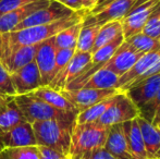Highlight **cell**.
I'll list each match as a JSON object with an SVG mask.
<instances>
[{
  "mask_svg": "<svg viewBox=\"0 0 160 159\" xmlns=\"http://www.w3.org/2000/svg\"><path fill=\"white\" fill-rule=\"evenodd\" d=\"M86 14V11L82 10L50 24L32 26L23 30L0 34V62L3 61L9 55H11L20 47L39 45L45 40L55 37L64 28L82 22Z\"/></svg>",
  "mask_w": 160,
  "mask_h": 159,
  "instance_id": "6da1fadb",
  "label": "cell"
},
{
  "mask_svg": "<svg viewBox=\"0 0 160 159\" xmlns=\"http://www.w3.org/2000/svg\"><path fill=\"white\" fill-rule=\"evenodd\" d=\"M75 122L62 120L37 121L32 123L37 146H45L69 155L71 135Z\"/></svg>",
  "mask_w": 160,
  "mask_h": 159,
  "instance_id": "7a4b0ae2",
  "label": "cell"
},
{
  "mask_svg": "<svg viewBox=\"0 0 160 159\" xmlns=\"http://www.w3.org/2000/svg\"><path fill=\"white\" fill-rule=\"evenodd\" d=\"M109 127L98 123L75 124L71 135L69 149V159H82L85 155L102 148L107 140Z\"/></svg>",
  "mask_w": 160,
  "mask_h": 159,
  "instance_id": "3957f363",
  "label": "cell"
},
{
  "mask_svg": "<svg viewBox=\"0 0 160 159\" xmlns=\"http://www.w3.org/2000/svg\"><path fill=\"white\" fill-rule=\"evenodd\" d=\"M14 98L25 120L31 124L37 121L47 120H62L76 123L78 113L53 108L32 93L26 95H15Z\"/></svg>",
  "mask_w": 160,
  "mask_h": 159,
  "instance_id": "277c9868",
  "label": "cell"
},
{
  "mask_svg": "<svg viewBox=\"0 0 160 159\" xmlns=\"http://www.w3.org/2000/svg\"><path fill=\"white\" fill-rule=\"evenodd\" d=\"M138 116V108L133 104L124 92L119 91L116 95L112 96L110 105L96 123L110 127L114 124H122L128 121L134 120Z\"/></svg>",
  "mask_w": 160,
  "mask_h": 159,
  "instance_id": "5b68a950",
  "label": "cell"
},
{
  "mask_svg": "<svg viewBox=\"0 0 160 159\" xmlns=\"http://www.w3.org/2000/svg\"><path fill=\"white\" fill-rule=\"evenodd\" d=\"M123 42H124L123 34H120L112 40V42H110L109 44H107L106 46L101 47V48H99L94 53H92L91 62L87 64V67L84 69L82 74L78 75L75 80H73L71 83H69L65 86L64 88L65 91L80 89L88 81V79L92 75L95 74L97 71H99L100 69H102L105 67V64L108 62V60L112 57V55L116 52V50L120 47V45Z\"/></svg>",
  "mask_w": 160,
  "mask_h": 159,
  "instance_id": "8992f818",
  "label": "cell"
},
{
  "mask_svg": "<svg viewBox=\"0 0 160 159\" xmlns=\"http://www.w3.org/2000/svg\"><path fill=\"white\" fill-rule=\"evenodd\" d=\"M160 0H144L135 6L130 12L121 20L122 33L124 39L142 33L144 26L149 20L152 11L159 4Z\"/></svg>",
  "mask_w": 160,
  "mask_h": 159,
  "instance_id": "52a82bcc",
  "label": "cell"
},
{
  "mask_svg": "<svg viewBox=\"0 0 160 159\" xmlns=\"http://www.w3.org/2000/svg\"><path fill=\"white\" fill-rule=\"evenodd\" d=\"M144 0H116L95 14H86L83 25H103L111 21H121L125 15Z\"/></svg>",
  "mask_w": 160,
  "mask_h": 159,
  "instance_id": "ba28073f",
  "label": "cell"
},
{
  "mask_svg": "<svg viewBox=\"0 0 160 159\" xmlns=\"http://www.w3.org/2000/svg\"><path fill=\"white\" fill-rule=\"evenodd\" d=\"M74 11L70 10L69 8L64 7L63 4L59 3L56 0H50L46 7L35 11L33 14L26 17L22 23L15 27L14 31L23 30V28L32 27V26L45 25V24H50L56 22L60 19H63L69 15L73 14Z\"/></svg>",
  "mask_w": 160,
  "mask_h": 159,
  "instance_id": "9c48e42d",
  "label": "cell"
},
{
  "mask_svg": "<svg viewBox=\"0 0 160 159\" xmlns=\"http://www.w3.org/2000/svg\"><path fill=\"white\" fill-rule=\"evenodd\" d=\"M61 94L75 107V109L81 112L85 109L112 97L118 93L117 88L110 89H96V88H80L75 91H60Z\"/></svg>",
  "mask_w": 160,
  "mask_h": 159,
  "instance_id": "30bf717a",
  "label": "cell"
},
{
  "mask_svg": "<svg viewBox=\"0 0 160 159\" xmlns=\"http://www.w3.org/2000/svg\"><path fill=\"white\" fill-rule=\"evenodd\" d=\"M92 53L91 52H81L76 51L73 55L72 59L68 63L63 70L57 75L51 83L48 85L50 88L55 91H63L69 83H71L73 80H75L78 75H81L84 71V69L87 67V64L91 62Z\"/></svg>",
  "mask_w": 160,
  "mask_h": 159,
  "instance_id": "8fae6325",
  "label": "cell"
},
{
  "mask_svg": "<svg viewBox=\"0 0 160 159\" xmlns=\"http://www.w3.org/2000/svg\"><path fill=\"white\" fill-rule=\"evenodd\" d=\"M56 53H57V48L53 37L45 40L38 46L34 61L39 71L42 86H48L53 80Z\"/></svg>",
  "mask_w": 160,
  "mask_h": 159,
  "instance_id": "7c38bea8",
  "label": "cell"
},
{
  "mask_svg": "<svg viewBox=\"0 0 160 159\" xmlns=\"http://www.w3.org/2000/svg\"><path fill=\"white\" fill-rule=\"evenodd\" d=\"M11 80L15 95L31 94L42 86V77L35 61H32L20 70L11 73Z\"/></svg>",
  "mask_w": 160,
  "mask_h": 159,
  "instance_id": "4fadbf2b",
  "label": "cell"
},
{
  "mask_svg": "<svg viewBox=\"0 0 160 159\" xmlns=\"http://www.w3.org/2000/svg\"><path fill=\"white\" fill-rule=\"evenodd\" d=\"M144 53H141L133 49L132 47L125 42L120 45L112 57L108 60L103 68L109 70L110 72L114 73L117 77H121L141 59Z\"/></svg>",
  "mask_w": 160,
  "mask_h": 159,
  "instance_id": "5bb4252c",
  "label": "cell"
},
{
  "mask_svg": "<svg viewBox=\"0 0 160 159\" xmlns=\"http://www.w3.org/2000/svg\"><path fill=\"white\" fill-rule=\"evenodd\" d=\"M0 142L3 148L37 146L33 127L28 121L20 123L4 133H0Z\"/></svg>",
  "mask_w": 160,
  "mask_h": 159,
  "instance_id": "9a60e30c",
  "label": "cell"
},
{
  "mask_svg": "<svg viewBox=\"0 0 160 159\" xmlns=\"http://www.w3.org/2000/svg\"><path fill=\"white\" fill-rule=\"evenodd\" d=\"M50 0H36L0 17V34L10 33L35 11L46 7Z\"/></svg>",
  "mask_w": 160,
  "mask_h": 159,
  "instance_id": "2e32d148",
  "label": "cell"
},
{
  "mask_svg": "<svg viewBox=\"0 0 160 159\" xmlns=\"http://www.w3.org/2000/svg\"><path fill=\"white\" fill-rule=\"evenodd\" d=\"M159 87L160 73L152 75V77H147V79L135 83L134 85L128 87L124 93L132 100L133 104L139 109L142 106H144L146 102H148L154 97L155 94L159 89Z\"/></svg>",
  "mask_w": 160,
  "mask_h": 159,
  "instance_id": "e0dca14e",
  "label": "cell"
},
{
  "mask_svg": "<svg viewBox=\"0 0 160 159\" xmlns=\"http://www.w3.org/2000/svg\"><path fill=\"white\" fill-rule=\"evenodd\" d=\"M159 60L160 49L157 51L145 53L124 75L119 77L118 84H117V89L120 92H125L132 83H134L139 77H142L144 73L147 72L149 69H152Z\"/></svg>",
  "mask_w": 160,
  "mask_h": 159,
  "instance_id": "ac0fdd59",
  "label": "cell"
},
{
  "mask_svg": "<svg viewBox=\"0 0 160 159\" xmlns=\"http://www.w3.org/2000/svg\"><path fill=\"white\" fill-rule=\"evenodd\" d=\"M25 121L14 96L0 95V133H4Z\"/></svg>",
  "mask_w": 160,
  "mask_h": 159,
  "instance_id": "d6986e66",
  "label": "cell"
},
{
  "mask_svg": "<svg viewBox=\"0 0 160 159\" xmlns=\"http://www.w3.org/2000/svg\"><path fill=\"white\" fill-rule=\"evenodd\" d=\"M103 148L116 159H132L122 124H114L109 127Z\"/></svg>",
  "mask_w": 160,
  "mask_h": 159,
  "instance_id": "ffe728a7",
  "label": "cell"
},
{
  "mask_svg": "<svg viewBox=\"0 0 160 159\" xmlns=\"http://www.w3.org/2000/svg\"><path fill=\"white\" fill-rule=\"evenodd\" d=\"M136 120L145 145L147 159H160V129L139 116Z\"/></svg>",
  "mask_w": 160,
  "mask_h": 159,
  "instance_id": "44dd1931",
  "label": "cell"
},
{
  "mask_svg": "<svg viewBox=\"0 0 160 159\" xmlns=\"http://www.w3.org/2000/svg\"><path fill=\"white\" fill-rule=\"evenodd\" d=\"M128 147L132 159H147L145 145L136 119L122 123Z\"/></svg>",
  "mask_w": 160,
  "mask_h": 159,
  "instance_id": "7402d4cb",
  "label": "cell"
},
{
  "mask_svg": "<svg viewBox=\"0 0 160 159\" xmlns=\"http://www.w3.org/2000/svg\"><path fill=\"white\" fill-rule=\"evenodd\" d=\"M38 46L39 45L20 47L17 50L13 51L11 55H9L1 63L6 67V69L11 74V73L20 70L21 68L25 67L26 64L34 61L36 52H37Z\"/></svg>",
  "mask_w": 160,
  "mask_h": 159,
  "instance_id": "603a6c76",
  "label": "cell"
},
{
  "mask_svg": "<svg viewBox=\"0 0 160 159\" xmlns=\"http://www.w3.org/2000/svg\"><path fill=\"white\" fill-rule=\"evenodd\" d=\"M32 94L35 95L36 97L40 98L42 100H44L45 102L50 105L53 108H57L59 110H63V111H70V112L78 113V111L75 109V107L62 95L61 92L55 91V89L50 88L49 86L39 87L35 92H33Z\"/></svg>",
  "mask_w": 160,
  "mask_h": 159,
  "instance_id": "cb8c5ba5",
  "label": "cell"
},
{
  "mask_svg": "<svg viewBox=\"0 0 160 159\" xmlns=\"http://www.w3.org/2000/svg\"><path fill=\"white\" fill-rule=\"evenodd\" d=\"M119 77L114 73L106 70L105 68L97 71L88 79L81 88H96V89H110L117 88Z\"/></svg>",
  "mask_w": 160,
  "mask_h": 159,
  "instance_id": "d4e9b609",
  "label": "cell"
},
{
  "mask_svg": "<svg viewBox=\"0 0 160 159\" xmlns=\"http://www.w3.org/2000/svg\"><path fill=\"white\" fill-rule=\"evenodd\" d=\"M120 34H123L121 21H111L101 25L100 30L98 32V35H97V38L95 40V44H94L92 53H94L99 48L109 44L110 42H112Z\"/></svg>",
  "mask_w": 160,
  "mask_h": 159,
  "instance_id": "484cf974",
  "label": "cell"
},
{
  "mask_svg": "<svg viewBox=\"0 0 160 159\" xmlns=\"http://www.w3.org/2000/svg\"><path fill=\"white\" fill-rule=\"evenodd\" d=\"M83 21L76 23L72 26L64 28L63 31L56 35L55 45L57 49H75L78 44V35H80L81 28L83 26Z\"/></svg>",
  "mask_w": 160,
  "mask_h": 159,
  "instance_id": "4316f807",
  "label": "cell"
},
{
  "mask_svg": "<svg viewBox=\"0 0 160 159\" xmlns=\"http://www.w3.org/2000/svg\"><path fill=\"white\" fill-rule=\"evenodd\" d=\"M124 42L130 45L133 49H135L141 53H144V55L160 49V40L152 38L143 33L133 35V36L124 39Z\"/></svg>",
  "mask_w": 160,
  "mask_h": 159,
  "instance_id": "83f0119b",
  "label": "cell"
},
{
  "mask_svg": "<svg viewBox=\"0 0 160 159\" xmlns=\"http://www.w3.org/2000/svg\"><path fill=\"white\" fill-rule=\"evenodd\" d=\"M101 25H83L78 35L76 51L81 52H91L93 50L94 44L97 38V35L100 30Z\"/></svg>",
  "mask_w": 160,
  "mask_h": 159,
  "instance_id": "f1b7e54d",
  "label": "cell"
},
{
  "mask_svg": "<svg viewBox=\"0 0 160 159\" xmlns=\"http://www.w3.org/2000/svg\"><path fill=\"white\" fill-rule=\"evenodd\" d=\"M111 98H107V99L102 100V102H98V104L94 105V106L89 107V108L85 109L84 111H81L76 116V124H84V123H94L99 120V118L103 115L106 109L111 102Z\"/></svg>",
  "mask_w": 160,
  "mask_h": 159,
  "instance_id": "f546056e",
  "label": "cell"
},
{
  "mask_svg": "<svg viewBox=\"0 0 160 159\" xmlns=\"http://www.w3.org/2000/svg\"><path fill=\"white\" fill-rule=\"evenodd\" d=\"M0 159H39V151L38 146L3 148L0 153Z\"/></svg>",
  "mask_w": 160,
  "mask_h": 159,
  "instance_id": "4dcf8cb0",
  "label": "cell"
},
{
  "mask_svg": "<svg viewBox=\"0 0 160 159\" xmlns=\"http://www.w3.org/2000/svg\"><path fill=\"white\" fill-rule=\"evenodd\" d=\"M142 33L147 36L160 40V2L152 11L149 20L147 21L146 25L144 26Z\"/></svg>",
  "mask_w": 160,
  "mask_h": 159,
  "instance_id": "1f68e13d",
  "label": "cell"
},
{
  "mask_svg": "<svg viewBox=\"0 0 160 159\" xmlns=\"http://www.w3.org/2000/svg\"><path fill=\"white\" fill-rule=\"evenodd\" d=\"M159 107H160V87L158 91H157V93L155 94L154 97L138 109L139 117L144 118V119L152 122V118H154L155 113H156L157 109H158Z\"/></svg>",
  "mask_w": 160,
  "mask_h": 159,
  "instance_id": "d6a6232c",
  "label": "cell"
},
{
  "mask_svg": "<svg viewBox=\"0 0 160 159\" xmlns=\"http://www.w3.org/2000/svg\"><path fill=\"white\" fill-rule=\"evenodd\" d=\"M75 53V49H57L55 61V70H53V79L68 66L70 60Z\"/></svg>",
  "mask_w": 160,
  "mask_h": 159,
  "instance_id": "836d02e7",
  "label": "cell"
},
{
  "mask_svg": "<svg viewBox=\"0 0 160 159\" xmlns=\"http://www.w3.org/2000/svg\"><path fill=\"white\" fill-rule=\"evenodd\" d=\"M0 95L15 96L11 74L1 62H0Z\"/></svg>",
  "mask_w": 160,
  "mask_h": 159,
  "instance_id": "e575fe53",
  "label": "cell"
},
{
  "mask_svg": "<svg viewBox=\"0 0 160 159\" xmlns=\"http://www.w3.org/2000/svg\"><path fill=\"white\" fill-rule=\"evenodd\" d=\"M36 0H0V17Z\"/></svg>",
  "mask_w": 160,
  "mask_h": 159,
  "instance_id": "d590c367",
  "label": "cell"
},
{
  "mask_svg": "<svg viewBox=\"0 0 160 159\" xmlns=\"http://www.w3.org/2000/svg\"><path fill=\"white\" fill-rule=\"evenodd\" d=\"M39 159H69L67 155L45 146H38Z\"/></svg>",
  "mask_w": 160,
  "mask_h": 159,
  "instance_id": "8d00e7d4",
  "label": "cell"
},
{
  "mask_svg": "<svg viewBox=\"0 0 160 159\" xmlns=\"http://www.w3.org/2000/svg\"><path fill=\"white\" fill-rule=\"evenodd\" d=\"M82 159H116V158L102 147V148H98L96 151L85 155Z\"/></svg>",
  "mask_w": 160,
  "mask_h": 159,
  "instance_id": "74e56055",
  "label": "cell"
},
{
  "mask_svg": "<svg viewBox=\"0 0 160 159\" xmlns=\"http://www.w3.org/2000/svg\"><path fill=\"white\" fill-rule=\"evenodd\" d=\"M56 1L63 4L64 7L69 8L70 10L74 11V12H78V11L83 10L82 0H56Z\"/></svg>",
  "mask_w": 160,
  "mask_h": 159,
  "instance_id": "f35d334b",
  "label": "cell"
},
{
  "mask_svg": "<svg viewBox=\"0 0 160 159\" xmlns=\"http://www.w3.org/2000/svg\"><path fill=\"white\" fill-rule=\"evenodd\" d=\"M113 1H116V0H98L95 8H94L89 13H87V14H95V13L99 12L100 10H102L105 7H107L108 4H110L111 2H113Z\"/></svg>",
  "mask_w": 160,
  "mask_h": 159,
  "instance_id": "ab89813d",
  "label": "cell"
},
{
  "mask_svg": "<svg viewBox=\"0 0 160 159\" xmlns=\"http://www.w3.org/2000/svg\"><path fill=\"white\" fill-rule=\"evenodd\" d=\"M97 1H98V0H82L83 10L86 11L87 13H89L96 7Z\"/></svg>",
  "mask_w": 160,
  "mask_h": 159,
  "instance_id": "60d3db41",
  "label": "cell"
},
{
  "mask_svg": "<svg viewBox=\"0 0 160 159\" xmlns=\"http://www.w3.org/2000/svg\"><path fill=\"white\" fill-rule=\"evenodd\" d=\"M152 123L154 125H156L158 129H160V107L157 109L156 113H155L154 118H152Z\"/></svg>",
  "mask_w": 160,
  "mask_h": 159,
  "instance_id": "b9f144b4",
  "label": "cell"
},
{
  "mask_svg": "<svg viewBox=\"0 0 160 159\" xmlns=\"http://www.w3.org/2000/svg\"><path fill=\"white\" fill-rule=\"evenodd\" d=\"M3 149V146H2V144H1V142H0V153H1V151Z\"/></svg>",
  "mask_w": 160,
  "mask_h": 159,
  "instance_id": "7bdbcfd3",
  "label": "cell"
}]
</instances>
